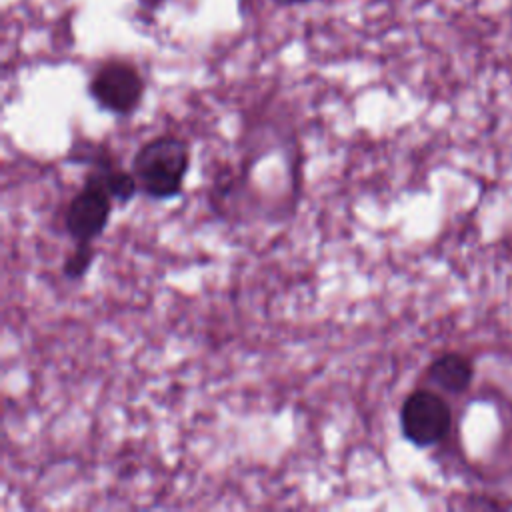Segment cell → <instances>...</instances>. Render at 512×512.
<instances>
[{"label":"cell","instance_id":"5b68a950","mask_svg":"<svg viewBox=\"0 0 512 512\" xmlns=\"http://www.w3.org/2000/svg\"><path fill=\"white\" fill-rule=\"evenodd\" d=\"M474 376L472 362L458 352H446L434 358L428 366V380L444 392L460 394L464 392Z\"/></svg>","mask_w":512,"mask_h":512},{"label":"cell","instance_id":"7a4b0ae2","mask_svg":"<svg viewBox=\"0 0 512 512\" xmlns=\"http://www.w3.org/2000/svg\"><path fill=\"white\" fill-rule=\"evenodd\" d=\"M144 78L140 70L120 58L106 60L96 68L88 82L90 98L106 112L130 116L142 102Z\"/></svg>","mask_w":512,"mask_h":512},{"label":"cell","instance_id":"6da1fadb","mask_svg":"<svg viewBox=\"0 0 512 512\" xmlns=\"http://www.w3.org/2000/svg\"><path fill=\"white\" fill-rule=\"evenodd\" d=\"M190 168V146L172 134L146 140L132 158L138 190L154 200H168L182 192Z\"/></svg>","mask_w":512,"mask_h":512},{"label":"cell","instance_id":"8992f818","mask_svg":"<svg viewBox=\"0 0 512 512\" xmlns=\"http://www.w3.org/2000/svg\"><path fill=\"white\" fill-rule=\"evenodd\" d=\"M94 242H76L74 250L70 252V256L64 260V266H62V274L68 278V280H80L88 268L92 266L94 262Z\"/></svg>","mask_w":512,"mask_h":512},{"label":"cell","instance_id":"52a82bcc","mask_svg":"<svg viewBox=\"0 0 512 512\" xmlns=\"http://www.w3.org/2000/svg\"><path fill=\"white\" fill-rule=\"evenodd\" d=\"M138 2H140L142 10H148V12H154L164 4V0H138Z\"/></svg>","mask_w":512,"mask_h":512},{"label":"cell","instance_id":"ba28073f","mask_svg":"<svg viewBox=\"0 0 512 512\" xmlns=\"http://www.w3.org/2000/svg\"><path fill=\"white\" fill-rule=\"evenodd\" d=\"M278 4H302V2H308V0H276Z\"/></svg>","mask_w":512,"mask_h":512},{"label":"cell","instance_id":"277c9868","mask_svg":"<svg viewBox=\"0 0 512 512\" xmlns=\"http://www.w3.org/2000/svg\"><path fill=\"white\" fill-rule=\"evenodd\" d=\"M112 200L100 176L90 170L64 212V226L74 242H94L104 232L110 220Z\"/></svg>","mask_w":512,"mask_h":512},{"label":"cell","instance_id":"3957f363","mask_svg":"<svg viewBox=\"0 0 512 512\" xmlns=\"http://www.w3.org/2000/svg\"><path fill=\"white\" fill-rule=\"evenodd\" d=\"M452 426L450 406L428 388L412 390L400 408L402 436L416 448H430L442 442Z\"/></svg>","mask_w":512,"mask_h":512}]
</instances>
